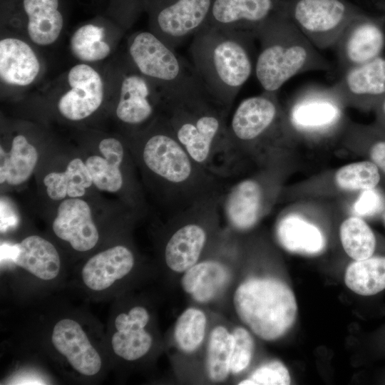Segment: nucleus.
I'll return each mask as SVG.
<instances>
[{
  "label": "nucleus",
  "mask_w": 385,
  "mask_h": 385,
  "mask_svg": "<svg viewBox=\"0 0 385 385\" xmlns=\"http://www.w3.org/2000/svg\"><path fill=\"white\" fill-rule=\"evenodd\" d=\"M125 138L144 191L160 211L175 216L222 196L227 180L199 165L161 117L147 128Z\"/></svg>",
  "instance_id": "1"
},
{
  "label": "nucleus",
  "mask_w": 385,
  "mask_h": 385,
  "mask_svg": "<svg viewBox=\"0 0 385 385\" xmlns=\"http://www.w3.org/2000/svg\"><path fill=\"white\" fill-rule=\"evenodd\" d=\"M228 113L202 92L165 101L160 117L199 165L227 180L241 169L228 136Z\"/></svg>",
  "instance_id": "2"
},
{
  "label": "nucleus",
  "mask_w": 385,
  "mask_h": 385,
  "mask_svg": "<svg viewBox=\"0 0 385 385\" xmlns=\"http://www.w3.org/2000/svg\"><path fill=\"white\" fill-rule=\"evenodd\" d=\"M250 32L205 26L190 46L192 64L206 91L228 111L255 70Z\"/></svg>",
  "instance_id": "3"
},
{
  "label": "nucleus",
  "mask_w": 385,
  "mask_h": 385,
  "mask_svg": "<svg viewBox=\"0 0 385 385\" xmlns=\"http://www.w3.org/2000/svg\"><path fill=\"white\" fill-rule=\"evenodd\" d=\"M260 43L255 74L263 91L277 93L292 77L312 71H331V63L282 12L255 33Z\"/></svg>",
  "instance_id": "4"
},
{
  "label": "nucleus",
  "mask_w": 385,
  "mask_h": 385,
  "mask_svg": "<svg viewBox=\"0 0 385 385\" xmlns=\"http://www.w3.org/2000/svg\"><path fill=\"white\" fill-rule=\"evenodd\" d=\"M277 93L263 91L242 100L227 122L230 143L241 167L245 159L252 158L273 169L272 153L293 135Z\"/></svg>",
  "instance_id": "5"
},
{
  "label": "nucleus",
  "mask_w": 385,
  "mask_h": 385,
  "mask_svg": "<svg viewBox=\"0 0 385 385\" xmlns=\"http://www.w3.org/2000/svg\"><path fill=\"white\" fill-rule=\"evenodd\" d=\"M233 304L240 319L266 341L284 336L293 326L297 304L284 282L272 277H251L237 288Z\"/></svg>",
  "instance_id": "6"
},
{
  "label": "nucleus",
  "mask_w": 385,
  "mask_h": 385,
  "mask_svg": "<svg viewBox=\"0 0 385 385\" xmlns=\"http://www.w3.org/2000/svg\"><path fill=\"white\" fill-rule=\"evenodd\" d=\"M128 51L133 66L159 88L165 101L206 91L192 64L152 31L133 35Z\"/></svg>",
  "instance_id": "7"
},
{
  "label": "nucleus",
  "mask_w": 385,
  "mask_h": 385,
  "mask_svg": "<svg viewBox=\"0 0 385 385\" xmlns=\"http://www.w3.org/2000/svg\"><path fill=\"white\" fill-rule=\"evenodd\" d=\"M81 155L96 190L116 195L130 211L145 210V191L125 138L105 136Z\"/></svg>",
  "instance_id": "8"
},
{
  "label": "nucleus",
  "mask_w": 385,
  "mask_h": 385,
  "mask_svg": "<svg viewBox=\"0 0 385 385\" xmlns=\"http://www.w3.org/2000/svg\"><path fill=\"white\" fill-rule=\"evenodd\" d=\"M284 14L317 48H333L358 11L344 0L282 1Z\"/></svg>",
  "instance_id": "9"
},
{
  "label": "nucleus",
  "mask_w": 385,
  "mask_h": 385,
  "mask_svg": "<svg viewBox=\"0 0 385 385\" xmlns=\"http://www.w3.org/2000/svg\"><path fill=\"white\" fill-rule=\"evenodd\" d=\"M332 86L308 85L300 89L284 110L288 128L305 136H323L343 125L344 108Z\"/></svg>",
  "instance_id": "10"
},
{
  "label": "nucleus",
  "mask_w": 385,
  "mask_h": 385,
  "mask_svg": "<svg viewBox=\"0 0 385 385\" xmlns=\"http://www.w3.org/2000/svg\"><path fill=\"white\" fill-rule=\"evenodd\" d=\"M164 104L162 92L133 64L132 68L122 75L115 115L125 128L127 135L152 125L161 116Z\"/></svg>",
  "instance_id": "11"
},
{
  "label": "nucleus",
  "mask_w": 385,
  "mask_h": 385,
  "mask_svg": "<svg viewBox=\"0 0 385 385\" xmlns=\"http://www.w3.org/2000/svg\"><path fill=\"white\" fill-rule=\"evenodd\" d=\"M273 170L233 182L228 180L221 200L220 210L231 228L246 231L252 228L268 210L272 200Z\"/></svg>",
  "instance_id": "12"
},
{
  "label": "nucleus",
  "mask_w": 385,
  "mask_h": 385,
  "mask_svg": "<svg viewBox=\"0 0 385 385\" xmlns=\"http://www.w3.org/2000/svg\"><path fill=\"white\" fill-rule=\"evenodd\" d=\"M213 0H149L152 32L175 48L206 26Z\"/></svg>",
  "instance_id": "13"
},
{
  "label": "nucleus",
  "mask_w": 385,
  "mask_h": 385,
  "mask_svg": "<svg viewBox=\"0 0 385 385\" xmlns=\"http://www.w3.org/2000/svg\"><path fill=\"white\" fill-rule=\"evenodd\" d=\"M331 86L344 107L374 111L385 96V53L344 71Z\"/></svg>",
  "instance_id": "14"
},
{
  "label": "nucleus",
  "mask_w": 385,
  "mask_h": 385,
  "mask_svg": "<svg viewBox=\"0 0 385 385\" xmlns=\"http://www.w3.org/2000/svg\"><path fill=\"white\" fill-rule=\"evenodd\" d=\"M341 73L384 54L385 28L376 19L359 14L345 27L333 46Z\"/></svg>",
  "instance_id": "15"
},
{
  "label": "nucleus",
  "mask_w": 385,
  "mask_h": 385,
  "mask_svg": "<svg viewBox=\"0 0 385 385\" xmlns=\"http://www.w3.org/2000/svg\"><path fill=\"white\" fill-rule=\"evenodd\" d=\"M222 196L212 197L182 212L183 223L168 238L164 257L167 266L175 272H185L195 265L206 245L207 232L200 221L210 205Z\"/></svg>",
  "instance_id": "16"
},
{
  "label": "nucleus",
  "mask_w": 385,
  "mask_h": 385,
  "mask_svg": "<svg viewBox=\"0 0 385 385\" xmlns=\"http://www.w3.org/2000/svg\"><path fill=\"white\" fill-rule=\"evenodd\" d=\"M68 89L58 99V114L71 122H81L94 115L104 101L105 87L101 74L81 63L73 66L67 75Z\"/></svg>",
  "instance_id": "17"
},
{
  "label": "nucleus",
  "mask_w": 385,
  "mask_h": 385,
  "mask_svg": "<svg viewBox=\"0 0 385 385\" xmlns=\"http://www.w3.org/2000/svg\"><path fill=\"white\" fill-rule=\"evenodd\" d=\"M89 197L66 198L58 204L52 222L57 237L78 252L92 250L99 240L94 205Z\"/></svg>",
  "instance_id": "18"
},
{
  "label": "nucleus",
  "mask_w": 385,
  "mask_h": 385,
  "mask_svg": "<svg viewBox=\"0 0 385 385\" xmlns=\"http://www.w3.org/2000/svg\"><path fill=\"white\" fill-rule=\"evenodd\" d=\"M283 0H213L206 26L252 33L282 12Z\"/></svg>",
  "instance_id": "19"
},
{
  "label": "nucleus",
  "mask_w": 385,
  "mask_h": 385,
  "mask_svg": "<svg viewBox=\"0 0 385 385\" xmlns=\"http://www.w3.org/2000/svg\"><path fill=\"white\" fill-rule=\"evenodd\" d=\"M43 149L22 132L15 133L0 145L1 188L14 189L26 184L37 171L43 159Z\"/></svg>",
  "instance_id": "20"
},
{
  "label": "nucleus",
  "mask_w": 385,
  "mask_h": 385,
  "mask_svg": "<svg viewBox=\"0 0 385 385\" xmlns=\"http://www.w3.org/2000/svg\"><path fill=\"white\" fill-rule=\"evenodd\" d=\"M41 184L43 194L56 204L66 198L88 197L96 189L81 153L66 157L61 165L45 171Z\"/></svg>",
  "instance_id": "21"
},
{
  "label": "nucleus",
  "mask_w": 385,
  "mask_h": 385,
  "mask_svg": "<svg viewBox=\"0 0 385 385\" xmlns=\"http://www.w3.org/2000/svg\"><path fill=\"white\" fill-rule=\"evenodd\" d=\"M51 339L58 351L80 374L93 376L100 371V355L76 321L63 319L58 322L53 327Z\"/></svg>",
  "instance_id": "22"
},
{
  "label": "nucleus",
  "mask_w": 385,
  "mask_h": 385,
  "mask_svg": "<svg viewBox=\"0 0 385 385\" xmlns=\"http://www.w3.org/2000/svg\"><path fill=\"white\" fill-rule=\"evenodd\" d=\"M134 262V255L129 248L123 245L113 246L86 262L81 271L83 281L92 290L106 289L127 275Z\"/></svg>",
  "instance_id": "23"
},
{
  "label": "nucleus",
  "mask_w": 385,
  "mask_h": 385,
  "mask_svg": "<svg viewBox=\"0 0 385 385\" xmlns=\"http://www.w3.org/2000/svg\"><path fill=\"white\" fill-rule=\"evenodd\" d=\"M41 70L39 60L24 41L6 37L0 41V78L4 84L25 87L31 84Z\"/></svg>",
  "instance_id": "24"
},
{
  "label": "nucleus",
  "mask_w": 385,
  "mask_h": 385,
  "mask_svg": "<svg viewBox=\"0 0 385 385\" xmlns=\"http://www.w3.org/2000/svg\"><path fill=\"white\" fill-rule=\"evenodd\" d=\"M148 321V312L143 307H135L128 314H118L115 320L117 332L111 339L115 354L128 361L146 354L153 342L151 335L144 329Z\"/></svg>",
  "instance_id": "25"
},
{
  "label": "nucleus",
  "mask_w": 385,
  "mask_h": 385,
  "mask_svg": "<svg viewBox=\"0 0 385 385\" xmlns=\"http://www.w3.org/2000/svg\"><path fill=\"white\" fill-rule=\"evenodd\" d=\"M8 257L17 266L43 280L56 278L61 260L54 245L38 235H33L9 247Z\"/></svg>",
  "instance_id": "26"
},
{
  "label": "nucleus",
  "mask_w": 385,
  "mask_h": 385,
  "mask_svg": "<svg viewBox=\"0 0 385 385\" xmlns=\"http://www.w3.org/2000/svg\"><path fill=\"white\" fill-rule=\"evenodd\" d=\"M27 16L26 29L30 40L40 46H49L58 38L63 18L58 0H23Z\"/></svg>",
  "instance_id": "27"
},
{
  "label": "nucleus",
  "mask_w": 385,
  "mask_h": 385,
  "mask_svg": "<svg viewBox=\"0 0 385 385\" xmlns=\"http://www.w3.org/2000/svg\"><path fill=\"white\" fill-rule=\"evenodd\" d=\"M230 280V272L222 262L213 260L197 262L185 272L181 285L197 302H207L224 289Z\"/></svg>",
  "instance_id": "28"
},
{
  "label": "nucleus",
  "mask_w": 385,
  "mask_h": 385,
  "mask_svg": "<svg viewBox=\"0 0 385 385\" xmlns=\"http://www.w3.org/2000/svg\"><path fill=\"white\" fill-rule=\"evenodd\" d=\"M277 237L285 250L307 255L320 253L326 244L316 225L294 215H287L279 222Z\"/></svg>",
  "instance_id": "29"
},
{
  "label": "nucleus",
  "mask_w": 385,
  "mask_h": 385,
  "mask_svg": "<svg viewBox=\"0 0 385 385\" xmlns=\"http://www.w3.org/2000/svg\"><path fill=\"white\" fill-rule=\"evenodd\" d=\"M346 285L362 296L374 295L385 289V256L354 260L346 268Z\"/></svg>",
  "instance_id": "30"
},
{
  "label": "nucleus",
  "mask_w": 385,
  "mask_h": 385,
  "mask_svg": "<svg viewBox=\"0 0 385 385\" xmlns=\"http://www.w3.org/2000/svg\"><path fill=\"white\" fill-rule=\"evenodd\" d=\"M342 245L354 260L373 256L376 248V237L367 222L361 217L351 216L344 220L339 228Z\"/></svg>",
  "instance_id": "31"
},
{
  "label": "nucleus",
  "mask_w": 385,
  "mask_h": 385,
  "mask_svg": "<svg viewBox=\"0 0 385 385\" xmlns=\"http://www.w3.org/2000/svg\"><path fill=\"white\" fill-rule=\"evenodd\" d=\"M385 177L377 166L369 160L344 165L334 173L335 186L346 192H360L378 188Z\"/></svg>",
  "instance_id": "32"
},
{
  "label": "nucleus",
  "mask_w": 385,
  "mask_h": 385,
  "mask_svg": "<svg viewBox=\"0 0 385 385\" xmlns=\"http://www.w3.org/2000/svg\"><path fill=\"white\" fill-rule=\"evenodd\" d=\"M235 339L227 329L217 326L212 331L207 349V371L215 382L223 381L230 372Z\"/></svg>",
  "instance_id": "33"
},
{
  "label": "nucleus",
  "mask_w": 385,
  "mask_h": 385,
  "mask_svg": "<svg viewBox=\"0 0 385 385\" xmlns=\"http://www.w3.org/2000/svg\"><path fill=\"white\" fill-rule=\"evenodd\" d=\"M105 29L88 24L80 26L70 38L72 55L82 62H95L105 59L111 51L104 40Z\"/></svg>",
  "instance_id": "34"
},
{
  "label": "nucleus",
  "mask_w": 385,
  "mask_h": 385,
  "mask_svg": "<svg viewBox=\"0 0 385 385\" xmlns=\"http://www.w3.org/2000/svg\"><path fill=\"white\" fill-rule=\"evenodd\" d=\"M346 139L363 151L385 177V133L374 124H350L346 130Z\"/></svg>",
  "instance_id": "35"
},
{
  "label": "nucleus",
  "mask_w": 385,
  "mask_h": 385,
  "mask_svg": "<svg viewBox=\"0 0 385 385\" xmlns=\"http://www.w3.org/2000/svg\"><path fill=\"white\" fill-rule=\"evenodd\" d=\"M206 323L202 311L193 307L185 310L178 318L174 329L178 347L187 353L196 350L204 339Z\"/></svg>",
  "instance_id": "36"
},
{
  "label": "nucleus",
  "mask_w": 385,
  "mask_h": 385,
  "mask_svg": "<svg viewBox=\"0 0 385 385\" xmlns=\"http://www.w3.org/2000/svg\"><path fill=\"white\" fill-rule=\"evenodd\" d=\"M291 378L287 368L278 360L269 361L258 367L250 377L239 385H287Z\"/></svg>",
  "instance_id": "37"
},
{
  "label": "nucleus",
  "mask_w": 385,
  "mask_h": 385,
  "mask_svg": "<svg viewBox=\"0 0 385 385\" xmlns=\"http://www.w3.org/2000/svg\"><path fill=\"white\" fill-rule=\"evenodd\" d=\"M235 345L230 364V372L238 374L250 364L254 351V341L248 331L237 327L233 331Z\"/></svg>",
  "instance_id": "38"
},
{
  "label": "nucleus",
  "mask_w": 385,
  "mask_h": 385,
  "mask_svg": "<svg viewBox=\"0 0 385 385\" xmlns=\"http://www.w3.org/2000/svg\"><path fill=\"white\" fill-rule=\"evenodd\" d=\"M353 209L361 217L376 216L385 212V195L378 188L360 191Z\"/></svg>",
  "instance_id": "39"
},
{
  "label": "nucleus",
  "mask_w": 385,
  "mask_h": 385,
  "mask_svg": "<svg viewBox=\"0 0 385 385\" xmlns=\"http://www.w3.org/2000/svg\"><path fill=\"white\" fill-rule=\"evenodd\" d=\"M375 113L374 125L385 133V96L374 110Z\"/></svg>",
  "instance_id": "40"
},
{
  "label": "nucleus",
  "mask_w": 385,
  "mask_h": 385,
  "mask_svg": "<svg viewBox=\"0 0 385 385\" xmlns=\"http://www.w3.org/2000/svg\"><path fill=\"white\" fill-rule=\"evenodd\" d=\"M384 220H385V212H384Z\"/></svg>",
  "instance_id": "41"
}]
</instances>
